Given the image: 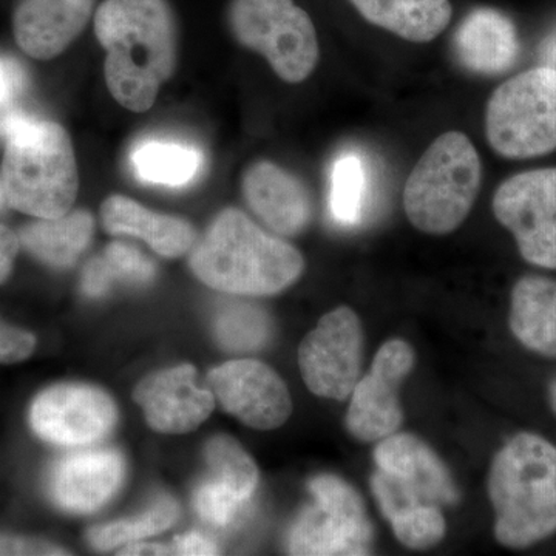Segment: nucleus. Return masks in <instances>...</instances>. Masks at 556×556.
Returning a JSON list of instances; mask_svg holds the SVG:
<instances>
[{
	"mask_svg": "<svg viewBox=\"0 0 556 556\" xmlns=\"http://www.w3.org/2000/svg\"><path fill=\"white\" fill-rule=\"evenodd\" d=\"M134 397L149 426L166 434L195 430L215 407L214 394L208 388L197 386L195 368L189 364L142 379L135 388Z\"/></svg>",
	"mask_w": 556,
	"mask_h": 556,
	"instance_id": "nucleus-15",
	"label": "nucleus"
},
{
	"mask_svg": "<svg viewBox=\"0 0 556 556\" xmlns=\"http://www.w3.org/2000/svg\"><path fill=\"white\" fill-rule=\"evenodd\" d=\"M124 479V459L115 450L65 456L50 479L54 503L73 514H91L112 500Z\"/></svg>",
	"mask_w": 556,
	"mask_h": 556,
	"instance_id": "nucleus-17",
	"label": "nucleus"
},
{
	"mask_svg": "<svg viewBox=\"0 0 556 556\" xmlns=\"http://www.w3.org/2000/svg\"><path fill=\"white\" fill-rule=\"evenodd\" d=\"M228 21L241 46L265 56L285 83H302L316 68V27L294 0H232Z\"/></svg>",
	"mask_w": 556,
	"mask_h": 556,
	"instance_id": "nucleus-7",
	"label": "nucleus"
},
{
	"mask_svg": "<svg viewBox=\"0 0 556 556\" xmlns=\"http://www.w3.org/2000/svg\"><path fill=\"white\" fill-rule=\"evenodd\" d=\"M241 188L251 211L280 236H298L313 218L308 189L276 163L258 161L249 166Z\"/></svg>",
	"mask_w": 556,
	"mask_h": 556,
	"instance_id": "nucleus-16",
	"label": "nucleus"
},
{
	"mask_svg": "<svg viewBox=\"0 0 556 556\" xmlns=\"http://www.w3.org/2000/svg\"><path fill=\"white\" fill-rule=\"evenodd\" d=\"M118 555H174V548L163 546V544L138 543V541H135V543L121 547Z\"/></svg>",
	"mask_w": 556,
	"mask_h": 556,
	"instance_id": "nucleus-37",
	"label": "nucleus"
},
{
	"mask_svg": "<svg viewBox=\"0 0 556 556\" xmlns=\"http://www.w3.org/2000/svg\"><path fill=\"white\" fill-rule=\"evenodd\" d=\"M388 521L391 522L397 540L415 551L437 546L445 535V519L442 517L441 507L408 508Z\"/></svg>",
	"mask_w": 556,
	"mask_h": 556,
	"instance_id": "nucleus-29",
	"label": "nucleus"
},
{
	"mask_svg": "<svg viewBox=\"0 0 556 556\" xmlns=\"http://www.w3.org/2000/svg\"><path fill=\"white\" fill-rule=\"evenodd\" d=\"M457 61L479 75H500L519 56L517 27L507 14L481 7L468 13L455 33Z\"/></svg>",
	"mask_w": 556,
	"mask_h": 556,
	"instance_id": "nucleus-19",
	"label": "nucleus"
},
{
	"mask_svg": "<svg viewBox=\"0 0 556 556\" xmlns=\"http://www.w3.org/2000/svg\"><path fill=\"white\" fill-rule=\"evenodd\" d=\"M67 552L46 543V541L2 535L0 533V555H65Z\"/></svg>",
	"mask_w": 556,
	"mask_h": 556,
	"instance_id": "nucleus-34",
	"label": "nucleus"
},
{
	"mask_svg": "<svg viewBox=\"0 0 556 556\" xmlns=\"http://www.w3.org/2000/svg\"><path fill=\"white\" fill-rule=\"evenodd\" d=\"M372 25L412 42L437 39L452 21L448 0H351Z\"/></svg>",
	"mask_w": 556,
	"mask_h": 556,
	"instance_id": "nucleus-22",
	"label": "nucleus"
},
{
	"mask_svg": "<svg viewBox=\"0 0 556 556\" xmlns=\"http://www.w3.org/2000/svg\"><path fill=\"white\" fill-rule=\"evenodd\" d=\"M101 218L112 236L137 237L163 257H181L195 244V230L186 219L156 214L124 195L109 197Z\"/></svg>",
	"mask_w": 556,
	"mask_h": 556,
	"instance_id": "nucleus-20",
	"label": "nucleus"
},
{
	"mask_svg": "<svg viewBox=\"0 0 556 556\" xmlns=\"http://www.w3.org/2000/svg\"><path fill=\"white\" fill-rule=\"evenodd\" d=\"M204 161L197 146L164 138L142 139L130 153L131 170L138 179L166 188L192 182L203 170Z\"/></svg>",
	"mask_w": 556,
	"mask_h": 556,
	"instance_id": "nucleus-24",
	"label": "nucleus"
},
{
	"mask_svg": "<svg viewBox=\"0 0 556 556\" xmlns=\"http://www.w3.org/2000/svg\"><path fill=\"white\" fill-rule=\"evenodd\" d=\"M21 240L13 230L0 226V283L9 278L14 258L20 252Z\"/></svg>",
	"mask_w": 556,
	"mask_h": 556,
	"instance_id": "nucleus-36",
	"label": "nucleus"
},
{
	"mask_svg": "<svg viewBox=\"0 0 556 556\" xmlns=\"http://www.w3.org/2000/svg\"><path fill=\"white\" fill-rule=\"evenodd\" d=\"M485 134L504 159H535L555 152L556 68L527 70L501 84L486 104Z\"/></svg>",
	"mask_w": 556,
	"mask_h": 556,
	"instance_id": "nucleus-6",
	"label": "nucleus"
},
{
	"mask_svg": "<svg viewBox=\"0 0 556 556\" xmlns=\"http://www.w3.org/2000/svg\"><path fill=\"white\" fill-rule=\"evenodd\" d=\"M207 383L225 412L255 430H274L291 416L292 399L287 383L263 362H226L208 372Z\"/></svg>",
	"mask_w": 556,
	"mask_h": 556,
	"instance_id": "nucleus-14",
	"label": "nucleus"
},
{
	"mask_svg": "<svg viewBox=\"0 0 556 556\" xmlns=\"http://www.w3.org/2000/svg\"><path fill=\"white\" fill-rule=\"evenodd\" d=\"M314 503L289 533L292 555H368L372 530L361 495L343 479L320 475L311 479Z\"/></svg>",
	"mask_w": 556,
	"mask_h": 556,
	"instance_id": "nucleus-9",
	"label": "nucleus"
},
{
	"mask_svg": "<svg viewBox=\"0 0 556 556\" xmlns=\"http://www.w3.org/2000/svg\"><path fill=\"white\" fill-rule=\"evenodd\" d=\"M510 329L527 350L556 358V281L527 276L511 291Z\"/></svg>",
	"mask_w": 556,
	"mask_h": 556,
	"instance_id": "nucleus-21",
	"label": "nucleus"
},
{
	"mask_svg": "<svg viewBox=\"0 0 556 556\" xmlns=\"http://www.w3.org/2000/svg\"><path fill=\"white\" fill-rule=\"evenodd\" d=\"M365 193L364 164L356 155H343L336 161L331 175V214L340 225L361 222Z\"/></svg>",
	"mask_w": 556,
	"mask_h": 556,
	"instance_id": "nucleus-28",
	"label": "nucleus"
},
{
	"mask_svg": "<svg viewBox=\"0 0 556 556\" xmlns=\"http://www.w3.org/2000/svg\"><path fill=\"white\" fill-rule=\"evenodd\" d=\"M178 515L177 501L170 496H161L139 517L93 527L87 533V538L91 546L98 551H113L141 541L142 538L159 535L177 521Z\"/></svg>",
	"mask_w": 556,
	"mask_h": 556,
	"instance_id": "nucleus-25",
	"label": "nucleus"
},
{
	"mask_svg": "<svg viewBox=\"0 0 556 556\" xmlns=\"http://www.w3.org/2000/svg\"><path fill=\"white\" fill-rule=\"evenodd\" d=\"M372 492L388 519L408 508L452 506L457 503L455 482L447 467L426 442L408 433L382 439L375 452Z\"/></svg>",
	"mask_w": 556,
	"mask_h": 556,
	"instance_id": "nucleus-8",
	"label": "nucleus"
},
{
	"mask_svg": "<svg viewBox=\"0 0 556 556\" xmlns=\"http://www.w3.org/2000/svg\"><path fill=\"white\" fill-rule=\"evenodd\" d=\"M97 260L112 288L116 283L146 287L155 278V266L139 249L130 244L115 241L105 249L104 255Z\"/></svg>",
	"mask_w": 556,
	"mask_h": 556,
	"instance_id": "nucleus-30",
	"label": "nucleus"
},
{
	"mask_svg": "<svg viewBox=\"0 0 556 556\" xmlns=\"http://www.w3.org/2000/svg\"><path fill=\"white\" fill-rule=\"evenodd\" d=\"M97 0H20L14 36L25 53L51 60L67 49L89 24Z\"/></svg>",
	"mask_w": 556,
	"mask_h": 556,
	"instance_id": "nucleus-18",
	"label": "nucleus"
},
{
	"mask_svg": "<svg viewBox=\"0 0 556 556\" xmlns=\"http://www.w3.org/2000/svg\"><path fill=\"white\" fill-rule=\"evenodd\" d=\"M415 367V351L407 342L383 343L365 378L358 379L348 408L346 428L358 441H382L404 422L399 388Z\"/></svg>",
	"mask_w": 556,
	"mask_h": 556,
	"instance_id": "nucleus-12",
	"label": "nucleus"
},
{
	"mask_svg": "<svg viewBox=\"0 0 556 556\" xmlns=\"http://www.w3.org/2000/svg\"><path fill=\"white\" fill-rule=\"evenodd\" d=\"M108 393L83 383H62L42 391L31 405L33 430L51 444L83 447L108 437L116 424Z\"/></svg>",
	"mask_w": 556,
	"mask_h": 556,
	"instance_id": "nucleus-13",
	"label": "nucleus"
},
{
	"mask_svg": "<svg viewBox=\"0 0 556 556\" xmlns=\"http://www.w3.org/2000/svg\"><path fill=\"white\" fill-rule=\"evenodd\" d=\"M190 268L207 287L233 295H273L305 269L302 254L260 229L239 208H225L193 244Z\"/></svg>",
	"mask_w": 556,
	"mask_h": 556,
	"instance_id": "nucleus-2",
	"label": "nucleus"
},
{
	"mask_svg": "<svg viewBox=\"0 0 556 556\" xmlns=\"http://www.w3.org/2000/svg\"><path fill=\"white\" fill-rule=\"evenodd\" d=\"M548 394H551V405L554 408L556 415V380L552 382L551 390H548Z\"/></svg>",
	"mask_w": 556,
	"mask_h": 556,
	"instance_id": "nucleus-39",
	"label": "nucleus"
},
{
	"mask_svg": "<svg viewBox=\"0 0 556 556\" xmlns=\"http://www.w3.org/2000/svg\"><path fill=\"white\" fill-rule=\"evenodd\" d=\"M3 199H5V193H3V189H0V207H2Z\"/></svg>",
	"mask_w": 556,
	"mask_h": 556,
	"instance_id": "nucleus-40",
	"label": "nucleus"
},
{
	"mask_svg": "<svg viewBox=\"0 0 556 556\" xmlns=\"http://www.w3.org/2000/svg\"><path fill=\"white\" fill-rule=\"evenodd\" d=\"M489 495L495 536L503 546L526 548L556 533V447L521 433L493 459Z\"/></svg>",
	"mask_w": 556,
	"mask_h": 556,
	"instance_id": "nucleus-4",
	"label": "nucleus"
},
{
	"mask_svg": "<svg viewBox=\"0 0 556 556\" xmlns=\"http://www.w3.org/2000/svg\"><path fill=\"white\" fill-rule=\"evenodd\" d=\"M0 137L7 141L2 189L11 206L38 218L67 214L79 174L64 127L10 109L0 113Z\"/></svg>",
	"mask_w": 556,
	"mask_h": 556,
	"instance_id": "nucleus-3",
	"label": "nucleus"
},
{
	"mask_svg": "<svg viewBox=\"0 0 556 556\" xmlns=\"http://www.w3.org/2000/svg\"><path fill=\"white\" fill-rule=\"evenodd\" d=\"M36 339L30 332L22 331L0 320V364H16L30 357Z\"/></svg>",
	"mask_w": 556,
	"mask_h": 556,
	"instance_id": "nucleus-32",
	"label": "nucleus"
},
{
	"mask_svg": "<svg viewBox=\"0 0 556 556\" xmlns=\"http://www.w3.org/2000/svg\"><path fill=\"white\" fill-rule=\"evenodd\" d=\"M492 206L497 222L514 233L526 262L556 269V167L506 179Z\"/></svg>",
	"mask_w": 556,
	"mask_h": 556,
	"instance_id": "nucleus-10",
	"label": "nucleus"
},
{
	"mask_svg": "<svg viewBox=\"0 0 556 556\" xmlns=\"http://www.w3.org/2000/svg\"><path fill=\"white\" fill-rule=\"evenodd\" d=\"M204 457L211 479L241 501H251L258 485V468L236 439L215 437L207 442Z\"/></svg>",
	"mask_w": 556,
	"mask_h": 556,
	"instance_id": "nucleus-26",
	"label": "nucleus"
},
{
	"mask_svg": "<svg viewBox=\"0 0 556 556\" xmlns=\"http://www.w3.org/2000/svg\"><path fill=\"white\" fill-rule=\"evenodd\" d=\"M215 334L226 350L236 353L260 350L268 342V317L257 306L248 303H229L219 309L215 320Z\"/></svg>",
	"mask_w": 556,
	"mask_h": 556,
	"instance_id": "nucleus-27",
	"label": "nucleus"
},
{
	"mask_svg": "<svg viewBox=\"0 0 556 556\" xmlns=\"http://www.w3.org/2000/svg\"><path fill=\"white\" fill-rule=\"evenodd\" d=\"M24 72L17 62L0 58V112L13 109L24 90Z\"/></svg>",
	"mask_w": 556,
	"mask_h": 556,
	"instance_id": "nucleus-33",
	"label": "nucleus"
},
{
	"mask_svg": "<svg viewBox=\"0 0 556 556\" xmlns=\"http://www.w3.org/2000/svg\"><path fill=\"white\" fill-rule=\"evenodd\" d=\"M364 329L348 306L325 314L299 348L306 387L318 397L345 401L361 379Z\"/></svg>",
	"mask_w": 556,
	"mask_h": 556,
	"instance_id": "nucleus-11",
	"label": "nucleus"
},
{
	"mask_svg": "<svg viewBox=\"0 0 556 556\" xmlns=\"http://www.w3.org/2000/svg\"><path fill=\"white\" fill-rule=\"evenodd\" d=\"M481 179V159L473 142L460 131H447L431 142L409 174L405 214L422 232H453L470 214Z\"/></svg>",
	"mask_w": 556,
	"mask_h": 556,
	"instance_id": "nucleus-5",
	"label": "nucleus"
},
{
	"mask_svg": "<svg viewBox=\"0 0 556 556\" xmlns=\"http://www.w3.org/2000/svg\"><path fill=\"white\" fill-rule=\"evenodd\" d=\"M93 230V215L87 211H75L58 218H40L22 229L20 240L46 265L68 268L89 247Z\"/></svg>",
	"mask_w": 556,
	"mask_h": 556,
	"instance_id": "nucleus-23",
	"label": "nucleus"
},
{
	"mask_svg": "<svg viewBox=\"0 0 556 556\" xmlns=\"http://www.w3.org/2000/svg\"><path fill=\"white\" fill-rule=\"evenodd\" d=\"M248 504L211 478L201 482L193 493L197 514L207 525L215 527L232 526L244 514Z\"/></svg>",
	"mask_w": 556,
	"mask_h": 556,
	"instance_id": "nucleus-31",
	"label": "nucleus"
},
{
	"mask_svg": "<svg viewBox=\"0 0 556 556\" xmlns=\"http://www.w3.org/2000/svg\"><path fill=\"white\" fill-rule=\"evenodd\" d=\"M94 35L105 50L110 94L130 112H148L177 67V17L169 0H104Z\"/></svg>",
	"mask_w": 556,
	"mask_h": 556,
	"instance_id": "nucleus-1",
	"label": "nucleus"
},
{
	"mask_svg": "<svg viewBox=\"0 0 556 556\" xmlns=\"http://www.w3.org/2000/svg\"><path fill=\"white\" fill-rule=\"evenodd\" d=\"M174 555H217L218 548L212 543L208 538L201 535V533L192 532L186 533V535L175 538Z\"/></svg>",
	"mask_w": 556,
	"mask_h": 556,
	"instance_id": "nucleus-35",
	"label": "nucleus"
},
{
	"mask_svg": "<svg viewBox=\"0 0 556 556\" xmlns=\"http://www.w3.org/2000/svg\"><path fill=\"white\" fill-rule=\"evenodd\" d=\"M543 60L547 62L548 67L556 68V36L548 39L543 47Z\"/></svg>",
	"mask_w": 556,
	"mask_h": 556,
	"instance_id": "nucleus-38",
	"label": "nucleus"
}]
</instances>
